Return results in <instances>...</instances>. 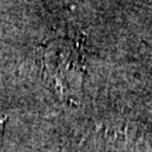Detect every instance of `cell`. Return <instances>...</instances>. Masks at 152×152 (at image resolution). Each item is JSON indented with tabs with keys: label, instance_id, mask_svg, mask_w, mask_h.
Returning a JSON list of instances; mask_svg holds the SVG:
<instances>
[{
	"label": "cell",
	"instance_id": "cell-1",
	"mask_svg": "<svg viewBox=\"0 0 152 152\" xmlns=\"http://www.w3.org/2000/svg\"><path fill=\"white\" fill-rule=\"evenodd\" d=\"M5 121H7V118H5V117H0V134H1V132H3L4 123H5Z\"/></svg>",
	"mask_w": 152,
	"mask_h": 152
}]
</instances>
